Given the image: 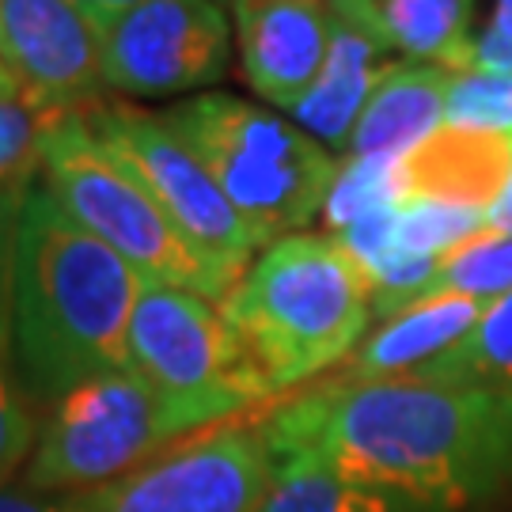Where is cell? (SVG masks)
<instances>
[{
  "instance_id": "obj_1",
  "label": "cell",
  "mask_w": 512,
  "mask_h": 512,
  "mask_svg": "<svg viewBox=\"0 0 512 512\" xmlns=\"http://www.w3.org/2000/svg\"><path fill=\"white\" fill-rule=\"evenodd\" d=\"M274 459H315L414 509H467L512 482V391L418 376L330 384L262 429Z\"/></svg>"
},
{
  "instance_id": "obj_2",
  "label": "cell",
  "mask_w": 512,
  "mask_h": 512,
  "mask_svg": "<svg viewBox=\"0 0 512 512\" xmlns=\"http://www.w3.org/2000/svg\"><path fill=\"white\" fill-rule=\"evenodd\" d=\"M4 285L19 380L35 403L54 406L84 380L129 365L145 277L80 228L50 186L19 194Z\"/></svg>"
},
{
  "instance_id": "obj_3",
  "label": "cell",
  "mask_w": 512,
  "mask_h": 512,
  "mask_svg": "<svg viewBox=\"0 0 512 512\" xmlns=\"http://www.w3.org/2000/svg\"><path fill=\"white\" fill-rule=\"evenodd\" d=\"M270 391L327 372L361 346L372 289L330 236H285L217 300Z\"/></svg>"
},
{
  "instance_id": "obj_4",
  "label": "cell",
  "mask_w": 512,
  "mask_h": 512,
  "mask_svg": "<svg viewBox=\"0 0 512 512\" xmlns=\"http://www.w3.org/2000/svg\"><path fill=\"white\" fill-rule=\"evenodd\" d=\"M164 122L202 160L258 247L296 236L323 213L338 160L277 110L202 92L164 110Z\"/></svg>"
},
{
  "instance_id": "obj_5",
  "label": "cell",
  "mask_w": 512,
  "mask_h": 512,
  "mask_svg": "<svg viewBox=\"0 0 512 512\" xmlns=\"http://www.w3.org/2000/svg\"><path fill=\"white\" fill-rule=\"evenodd\" d=\"M46 186L69 217L126 258L145 285H171L220 300V277L190 251L145 183L99 145L80 114L57 118L42 156Z\"/></svg>"
},
{
  "instance_id": "obj_6",
  "label": "cell",
  "mask_w": 512,
  "mask_h": 512,
  "mask_svg": "<svg viewBox=\"0 0 512 512\" xmlns=\"http://www.w3.org/2000/svg\"><path fill=\"white\" fill-rule=\"evenodd\" d=\"M183 433L190 425L137 372L114 368L50 406L23 486L35 494H95L137 475Z\"/></svg>"
},
{
  "instance_id": "obj_7",
  "label": "cell",
  "mask_w": 512,
  "mask_h": 512,
  "mask_svg": "<svg viewBox=\"0 0 512 512\" xmlns=\"http://www.w3.org/2000/svg\"><path fill=\"white\" fill-rule=\"evenodd\" d=\"M129 372H137L190 429L239 414L270 395L217 300L145 285L129 323Z\"/></svg>"
},
{
  "instance_id": "obj_8",
  "label": "cell",
  "mask_w": 512,
  "mask_h": 512,
  "mask_svg": "<svg viewBox=\"0 0 512 512\" xmlns=\"http://www.w3.org/2000/svg\"><path fill=\"white\" fill-rule=\"evenodd\" d=\"M76 114L92 129L95 141L145 183L167 220L190 243V251L220 277V285L232 289L247 274L258 239L220 194L202 160L167 126L164 114H148L122 99H99Z\"/></svg>"
},
{
  "instance_id": "obj_9",
  "label": "cell",
  "mask_w": 512,
  "mask_h": 512,
  "mask_svg": "<svg viewBox=\"0 0 512 512\" xmlns=\"http://www.w3.org/2000/svg\"><path fill=\"white\" fill-rule=\"evenodd\" d=\"M110 92L164 99L217 84L232 61L224 0H141L99 27Z\"/></svg>"
},
{
  "instance_id": "obj_10",
  "label": "cell",
  "mask_w": 512,
  "mask_h": 512,
  "mask_svg": "<svg viewBox=\"0 0 512 512\" xmlns=\"http://www.w3.org/2000/svg\"><path fill=\"white\" fill-rule=\"evenodd\" d=\"M274 475L262 433L220 429L99 490L92 512H255Z\"/></svg>"
},
{
  "instance_id": "obj_11",
  "label": "cell",
  "mask_w": 512,
  "mask_h": 512,
  "mask_svg": "<svg viewBox=\"0 0 512 512\" xmlns=\"http://www.w3.org/2000/svg\"><path fill=\"white\" fill-rule=\"evenodd\" d=\"M0 57L38 110L76 114L107 92L99 23L69 0H4Z\"/></svg>"
},
{
  "instance_id": "obj_12",
  "label": "cell",
  "mask_w": 512,
  "mask_h": 512,
  "mask_svg": "<svg viewBox=\"0 0 512 512\" xmlns=\"http://www.w3.org/2000/svg\"><path fill=\"white\" fill-rule=\"evenodd\" d=\"M236 19L239 65L251 92L293 110L319 80L334 46L338 12L330 0H228Z\"/></svg>"
},
{
  "instance_id": "obj_13",
  "label": "cell",
  "mask_w": 512,
  "mask_h": 512,
  "mask_svg": "<svg viewBox=\"0 0 512 512\" xmlns=\"http://www.w3.org/2000/svg\"><path fill=\"white\" fill-rule=\"evenodd\" d=\"M512 179V133L440 126L399 160V198L486 209Z\"/></svg>"
},
{
  "instance_id": "obj_14",
  "label": "cell",
  "mask_w": 512,
  "mask_h": 512,
  "mask_svg": "<svg viewBox=\"0 0 512 512\" xmlns=\"http://www.w3.org/2000/svg\"><path fill=\"white\" fill-rule=\"evenodd\" d=\"M490 304L471 296H437L414 308L391 315L376 334H368L357 353L346 361V376L338 384H372V380H399L433 365L440 353L459 346Z\"/></svg>"
},
{
  "instance_id": "obj_15",
  "label": "cell",
  "mask_w": 512,
  "mask_h": 512,
  "mask_svg": "<svg viewBox=\"0 0 512 512\" xmlns=\"http://www.w3.org/2000/svg\"><path fill=\"white\" fill-rule=\"evenodd\" d=\"M399 61L387 54L376 38L357 31L353 23L338 16L334 27V46L323 65L319 80L311 84V92L296 103L289 114L308 137H315L323 148H346L353 141V129L365 114L368 99L384 84V76Z\"/></svg>"
},
{
  "instance_id": "obj_16",
  "label": "cell",
  "mask_w": 512,
  "mask_h": 512,
  "mask_svg": "<svg viewBox=\"0 0 512 512\" xmlns=\"http://www.w3.org/2000/svg\"><path fill=\"white\" fill-rule=\"evenodd\" d=\"M357 31L376 38L387 54L418 65L456 69L471 50L475 0H330Z\"/></svg>"
},
{
  "instance_id": "obj_17",
  "label": "cell",
  "mask_w": 512,
  "mask_h": 512,
  "mask_svg": "<svg viewBox=\"0 0 512 512\" xmlns=\"http://www.w3.org/2000/svg\"><path fill=\"white\" fill-rule=\"evenodd\" d=\"M452 76L456 73L444 65L399 61L368 99L365 114L353 129L349 156L403 160L406 152H414L425 137H433L444 126Z\"/></svg>"
},
{
  "instance_id": "obj_18",
  "label": "cell",
  "mask_w": 512,
  "mask_h": 512,
  "mask_svg": "<svg viewBox=\"0 0 512 512\" xmlns=\"http://www.w3.org/2000/svg\"><path fill=\"white\" fill-rule=\"evenodd\" d=\"M255 512H418L399 497L349 482L315 459H274L270 486Z\"/></svg>"
},
{
  "instance_id": "obj_19",
  "label": "cell",
  "mask_w": 512,
  "mask_h": 512,
  "mask_svg": "<svg viewBox=\"0 0 512 512\" xmlns=\"http://www.w3.org/2000/svg\"><path fill=\"white\" fill-rule=\"evenodd\" d=\"M414 376L437 384L512 391V293L494 300L459 346L440 353L433 365H425Z\"/></svg>"
},
{
  "instance_id": "obj_20",
  "label": "cell",
  "mask_w": 512,
  "mask_h": 512,
  "mask_svg": "<svg viewBox=\"0 0 512 512\" xmlns=\"http://www.w3.org/2000/svg\"><path fill=\"white\" fill-rule=\"evenodd\" d=\"M512 293V236H482L456 255L440 262L437 277L425 285L421 300L437 296H471L482 304H494L501 296Z\"/></svg>"
},
{
  "instance_id": "obj_21",
  "label": "cell",
  "mask_w": 512,
  "mask_h": 512,
  "mask_svg": "<svg viewBox=\"0 0 512 512\" xmlns=\"http://www.w3.org/2000/svg\"><path fill=\"white\" fill-rule=\"evenodd\" d=\"M486 236V209H467V205L448 202H418L406 198L399 202L395 220V243L414 255L448 258L459 247Z\"/></svg>"
},
{
  "instance_id": "obj_22",
  "label": "cell",
  "mask_w": 512,
  "mask_h": 512,
  "mask_svg": "<svg viewBox=\"0 0 512 512\" xmlns=\"http://www.w3.org/2000/svg\"><path fill=\"white\" fill-rule=\"evenodd\" d=\"M395 202H403L399 198V160L346 156V164H338L334 186H330L327 205H323L327 236H338L353 220H361Z\"/></svg>"
},
{
  "instance_id": "obj_23",
  "label": "cell",
  "mask_w": 512,
  "mask_h": 512,
  "mask_svg": "<svg viewBox=\"0 0 512 512\" xmlns=\"http://www.w3.org/2000/svg\"><path fill=\"white\" fill-rule=\"evenodd\" d=\"M8 274V270H4ZM35 421L23 399L16 349H12V315H8V285L0 281V490L31 463L35 452Z\"/></svg>"
},
{
  "instance_id": "obj_24",
  "label": "cell",
  "mask_w": 512,
  "mask_h": 512,
  "mask_svg": "<svg viewBox=\"0 0 512 512\" xmlns=\"http://www.w3.org/2000/svg\"><path fill=\"white\" fill-rule=\"evenodd\" d=\"M57 118L65 114L38 110L27 99H0V194H12L42 167Z\"/></svg>"
},
{
  "instance_id": "obj_25",
  "label": "cell",
  "mask_w": 512,
  "mask_h": 512,
  "mask_svg": "<svg viewBox=\"0 0 512 512\" xmlns=\"http://www.w3.org/2000/svg\"><path fill=\"white\" fill-rule=\"evenodd\" d=\"M444 126L512 133V73H456Z\"/></svg>"
},
{
  "instance_id": "obj_26",
  "label": "cell",
  "mask_w": 512,
  "mask_h": 512,
  "mask_svg": "<svg viewBox=\"0 0 512 512\" xmlns=\"http://www.w3.org/2000/svg\"><path fill=\"white\" fill-rule=\"evenodd\" d=\"M99 501L95 494H35L27 486H4L0 490V512H92Z\"/></svg>"
},
{
  "instance_id": "obj_27",
  "label": "cell",
  "mask_w": 512,
  "mask_h": 512,
  "mask_svg": "<svg viewBox=\"0 0 512 512\" xmlns=\"http://www.w3.org/2000/svg\"><path fill=\"white\" fill-rule=\"evenodd\" d=\"M69 4H76L84 16H92L99 27L103 23H110V19H118L122 12H129V8H137L141 0H69Z\"/></svg>"
},
{
  "instance_id": "obj_28",
  "label": "cell",
  "mask_w": 512,
  "mask_h": 512,
  "mask_svg": "<svg viewBox=\"0 0 512 512\" xmlns=\"http://www.w3.org/2000/svg\"><path fill=\"white\" fill-rule=\"evenodd\" d=\"M486 236H512V179L486 213Z\"/></svg>"
},
{
  "instance_id": "obj_29",
  "label": "cell",
  "mask_w": 512,
  "mask_h": 512,
  "mask_svg": "<svg viewBox=\"0 0 512 512\" xmlns=\"http://www.w3.org/2000/svg\"><path fill=\"white\" fill-rule=\"evenodd\" d=\"M12 228H16L12 205H8V194H0V281H4V270H8V251H12Z\"/></svg>"
},
{
  "instance_id": "obj_30",
  "label": "cell",
  "mask_w": 512,
  "mask_h": 512,
  "mask_svg": "<svg viewBox=\"0 0 512 512\" xmlns=\"http://www.w3.org/2000/svg\"><path fill=\"white\" fill-rule=\"evenodd\" d=\"M490 35H497L501 42H512V0H497V4H494Z\"/></svg>"
},
{
  "instance_id": "obj_31",
  "label": "cell",
  "mask_w": 512,
  "mask_h": 512,
  "mask_svg": "<svg viewBox=\"0 0 512 512\" xmlns=\"http://www.w3.org/2000/svg\"><path fill=\"white\" fill-rule=\"evenodd\" d=\"M0 99H19V84L16 76H12V69L4 65V57H0Z\"/></svg>"
},
{
  "instance_id": "obj_32",
  "label": "cell",
  "mask_w": 512,
  "mask_h": 512,
  "mask_svg": "<svg viewBox=\"0 0 512 512\" xmlns=\"http://www.w3.org/2000/svg\"><path fill=\"white\" fill-rule=\"evenodd\" d=\"M0 8H4V0H0Z\"/></svg>"
}]
</instances>
